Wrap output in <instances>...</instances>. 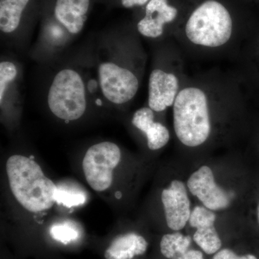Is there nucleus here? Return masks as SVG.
Wrapping results in <instances>:
<instances>
[{
	"instance_id": "nucleus-11",
	"label": "nucleus",
	"mask_w": 259,
	"mask_h": 259,
	"mask_svg": "<svg viewBox=\"0 0 259 259\" xmlns=\"http://www.w3.org/2000/svg\"><path fill=\"white\" fill-rule=\"evenodd\" d=\"M145 10L137 28L141 35L151 38L161 36L164 25L175 21L179 14L178 9L170 4L169 0H150Z\"/></svg>"
},
{
	"instance_id": "nucleus-8",
	"label": "nucleus",
	"mask_w": 259,
	"mask_h": 259,
	"mask_svg": "<svg viewBox=\"0 0 259 259\" xmlns=\"http://www.w3.org/2000/svg\"><path fill=\"white\" fill-rule=\"evenodd\" d=\"M161 200L167 226L172 232L181 231L190 221L191 202L187 187L180 180H172L162 190Z\"/></svg>"
},
{
	"instance_id": "nucleus-10",
	"label": "nucleus",
	"mask_w": 259,
	"mask_h": 259,
	"mask_svg": "<svg viewBox=\"0 0 259 259\" xmlns=\"http://www.w3.org/2000/svg\"><path fill=\"white\" fill-rule=\"evenodd\" d=\"M179 93V81L175 74L153 70L148 82V107L154 112L164 111L175 103Z\"/></svg>"
},
{
	"instance_id": "nucleus-4",
	"label": "nucleus",
	"mask_w": 259,
	"mask_h": 259,
	"mask_svg": "<svg viewBox=\"0 0 259 259\" xmlns=\"http://www.w3.org/2000/svg\"><path fill=\"white\" fill-rule=\"evenodd\" d=\"M47 100L49 110L57 118L66 122L79 120L88 107L81 75L74 69L61 70L53 79Z\"/></svg>"
},
{
	"instance_id": "nucleus-19",
	"label": "nucleus",
	"mask_w": 259,
	"mask_h": 259,
	"mask_svg": "<svg viewBox=\"0 0 259 259\" xmlns=\"http://www.w3.org/2000/svg\"><path fill=\"white\" fill-rule=\"evenodd\" d=\"M18 75L16 66L10 61L0 63V102L3 104L8 85L14 81Z\"/></svg>"
},
{
	"instance_id": "nucleus-15",
	"label": "nucleus",
	"mask_w": 259,
	"mask_h": 259,
	"mask_svg": "<svg viewBox=\"0 0 259 259\" xmlns=\"http://www.w3.org/2000/svg\"><path fill=\"white\" fill-rule=\"evenodd\" d=\"M153 112L150 107L140 108L133 116L132 123L146 135L148 148L156 151L168 144L170 134L166 126L154 120Z\"/></svg>"
},
{
	"instance_id": "nucleus-12",
	"label": "nucleus",
	"mask_w": 259,
	"mask_h": 259,
	"mask_svg": "<svg viewBox=\"0 0 259 259\" xmlns=\"http://www.w3.org/2000/svg\"><path fill=\"white\" fill-rule=\"evenodd\" d=\"M149 242L136 231L120 233L110 240L103 251L104 259H139L147 253Z\"/></svg>"
},
{
	"instance_id": "nucleus-21",
	"label": "nucleus",
	"mask_w": 259,
	"mask_h": 259,
	"mask_svg": "<svg viewBox=\"0 0 259 259\" xmlns=\"http://www.w3.org/2000/svg\"><path fill=\"white\" fill-rule=\"evenodd\" d=\"M150 0H121V4L125 8H132L136 6H144Z\"/></svg>"
},
{
	"instance_id": "nucleus-13",
	"label": "nucleus",
	"mask_w": 259,
	"mask_h": 259,
	"mask_svg": "<svg viewBox=\"0 0 259 259\" xmlns=\"http://www.w3.org/2000/svg\"><path fill=\"white\" fill-rule=\"evenodd\" d=\"M90 0H56L54 15L71 34H79L84 27Z\"/></svg>"
},
{
	"instance_id": "nucleus-18",
	"label": "nucleus",
	"mask_w": 259,
	"mask_h": 259,
	"mask_svg": "<svg viewBox=\"0 0 259 259\" xmlns=\"http://www.w3.org/2000/svg\"><path fill=\"white\" fill-rule=\"evenodd\" d=\"M57 192L56 194V203L61 204L64 207H78L84 203L86 201V196L81 191L76 190L72 187L66 186H57Z\"/></svg>"
},
{
	"instance_id": "nucleus-17",
	"label": "nucleus",
	"mask_w": 259,
	"mask_h": 259,
	"mask_svg": "<svg viewBox=\"0 0 259 259\" xmlns=\"http://www.w3.org/2000/svg\"><path fill=\"white\" fill-rule=\"evenodd\" d=\"M49 237L54 243L68 246L79 243L81 232L74 223L64 221L56 223L49 228Z\"/></svg>"
},
{
	"instance_id": "nucleus-2",
	"label": "nucleus",
	"mask_w": 259,
	"mask_h": 259,
	"mask_svg": "<svg viewBox=\"0 0 259 259\" xmlns=\"http://www.w3.org/2000/svg\"><path fill=\"white\" fill-rule=\"evenodd\" d=\"M174 129L181 143L187 147L201 146L211 132L208 101L203 90L186 88L179 92L173 105Z\"/></svg>"
},
{
	"instance_id": "nucleus-5",
	"label": "nucleus",
	"mask_w": 259,
	"mask_h": 259,
	"mask_svg": "<svg viewBox=\"0 0 259 259\" xmlns=\"http://www.w3.org/2000/svg\"><path fill=\"white\" fill-rule=\"evenodd\" d=\"M122 156L120 147L110 141L98 143L88 148L83 156L82 169L85 180L94 191L106 193L111 190Z\"/></svg>"
},
{
	"instance_id": "nucleus-3",
	"label": "nucleus",
	"mask_w": 259,
	"mask_h": 259,
	"mask_svg": "<svg viewBox=\"0 0 259 259\" xmlns=\"http://www.w3.org/2000/svg\"><path fill=\"white\" fill-rule=\"evenodd\" d=\"M233 19L219 0H204L192 10L185 24L187 38L196 45L216 48L229 41Z\"/></svg>"
},
{
	"instance_id": "nucleus-14",
	"label": "nucleus",
	"mask_w": 259,
	"mask_h": 259,
	"mask_svg": "<svg viewBox=\"0 0 259 259\" xmlns=\"http://www.w3.org/2000/svg\"><path fill=\"white\" fill-rule=\"evenodd\" d=\"M192 237L180 231L171 232L162 236L158 249L165 259H205L200 248H192Z\"/></svg>"
},
{
	"instance_id": "nucleus-20",
	"label": "nucleus",
	"mask_w": 259,
	"mask_h": 259,
	"mask_svg": "<svg viewBox=\"0 0 259 259\" xmlns=\"http://www.w3.org/2000/svg\"><path fill=\"white\" fill-rule=\"evenodd\" d=\"M211 259H259L253 253H238L233 248L223 247L217 253L212 255Z\"/></svg>"
},
{
	"instance_id": "nucleus-6",
	"label": "nucleus",
	"mask_w": 259,
	"mask_h": 259,
	"mask_svg": "<svg viewBox=\"0 0 259 259\" xmlns=\"http://www.w3.org/2000/svg\"><path fill=\"white\" fill-rule=\"evenodd\" d=\"M99 82L104 97L115 105L131 101L139 88L136 75L113 62L102 63L98 68Z\"/></svg>"
},
{
	"instance_id": "nucleus-16",
	"label": "nucleus",
	"mask_w": 259,
	"mask_h": 259,
	"mask_svg": "<svg viewBox=\"0 0 259 259\" xmlns=\"http://www.w3.org/2000/svg\"><path fill=\"white\" fill-rule=\"evenodd\" d=\"M30 0H0V30L13 33L20 25L22 15Z\"/></svg>"
},
{
	"instance_id": "nucleus-7",
	"label": "nucleus",
	"mask_w": 259,
	"mask_h": 259,
	"mask_svg": "<svg viewBox=\"0 0 259 259\" xmlns=\"http://www.w3.org/2000/svg\"><path fill=\"white\" fill-rule=\"evenodd\" d=\"M187 187L190 193L210 210L221 211L229 207V194L220 187L214 180L212 170L202 166L193 172L187 180Z\"/></svg>"
},
{
	"instance_id": "nucleus-1",
	"label": "nucleus",
	"mask_w": 259,
	"mask_h": 259,
	"mask_svg": "<svg viewBox=\"0 0 259 259\" xmlns=\"http://www.w3.org/2000/svg\"><path fill=\"white\" fill-rule=\"evenodd\" d=\"M5 168L10 192L25 210L42 213L56 203L57 185L46 176L35 160L23 155H13L7 161Z\"/></svg>"
},
{
	"instance_id": "nucleus-9",
	"label": "nucleus",
	"mask_w": 259,
	"mask_h": 259,
	"mask_svg": "<svg viewBox=\"0 0 259 259\" xmlns=\"http://www.w3.org/2000/svg\"><path fill=\"white\" fill-rule=\"evenodd\" d=\"M216 214L204 206L192 210L189 224L195 229L192 239L196 245L207 255H212L223 248V241L215 227Z\"/></svg>"
},
{
	"instance_id": "nucleus-22",
	"label": "nucleus",
	"mask_w": 259,
	"mask_h": 259,
	"mask_svg": "<svg viewBox=\"0 0 259 259\" xmlns=\"http://www.w3.org/2000/svg\"><path fill=\"white\" fill-rule=\"evenodd\" d=\"M257 216H258V222L259 223V204L258 207V213H257Z\"/></svg>"
}]
</instances>
